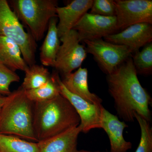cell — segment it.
<instances>
[{
  "instance_id": "obj_1",
  "label": "cell",
  "mask_w": 152,
  "mask_h": 152,
  "mask_svg": "<svg viewBox=\"0 0 152 152\" xmlns=\"http://www.w3.org/2000/svg\"><path fill=\"white\" fill-rule=\"evenodd\" d=\"M132 57L113 72L107 75L109 93L113 99L120 118L127 122L134 121L136 113L150 123L151 115L149 106L152 99L142 86Z\"/></svg>"
},
{
  "instance_id": "obj_2",
  "label": "cell",
  "mask_w": 152,
  "mask_h": 152,
  "mask_svg": "<svg viewBox=\"0 0 152 152\" xmlns=\"http://www.w3.org/2000/svg\"><path fill=\"white\" fill-rule=\"evenodd\" d=\"M80 124L75 110L61 94L34 103L33 127L37 142L61 134Z\"/></svg>"
},
{
  "instance_id": "obj_3",
  "label": "cell",
  "mask_w": 152,
  "mask_h": 152,
  "mask_svg": "<svg viewBox=\"0 0 152 152\" xmlns=\"http://www.w3.org/2000/svg\"><path fill=\"white\" fill-rule=\"evenodd\" d=\"M34 103L21 87L7 96L0 113V134L37 142L33 127Z\"/></svg>"
},
{
  "instance_id": "obj_4",
  "label": "cell",
  "mask_w": 152,
  "mask_h": 152,
  "mask_svg": "<svg viewBox=\"0 0 152 152\" xmlns=\"http://www.w3.org/2000/svg\"><path fill=\"white\" fill-rule=\"evenodd\" d=\"M9 3L36 42L43 38L50 20L57 18L56 0H12Z\"/></svg>"
},
{
  "instance_id": "obj_5",
  "label": "cell",
  "mask_w": 152,
  "mask_h": 152,
  "mask_svg": "<svg viewBox=\"0 0 152 152\" xmlns=\"http://www.w3.org/2000/svg\"><path fill=\"white\" fill-rule=\"evenodd\" d=\"M0 36L10 38L18 44L28 66L36 64L37 42L25 31L7 0H0Z\"/></svg>"
},
{
  "instance_id": "obj_6",
  "label": "cell",
  "mask_w": 152,
  "mask_h": 152,
  "mask_svg": "<svg viewBox=\"0 0 152 152\" xmlns=\"http://www.w3.org/2000/svg\"><path fill=\"white\" fill-rule=\"evenodd\" d=\"M87 53L93 55L100 67L110 75L132 56L127 47L107 42L103 39L85 41Z\"/></svg>"
},
{
  "instance_id": "obj_7",
  "label": "cell",
  "mask_w": 152,
  "mask_h": 152,
  "mask_svg": "<svg viewBox=\"0 0 152 152\" xmlns=\"http://www.w3.org/2000/svg\"><path fill=\"white\" fill-rule=\"evenodd\" d=\"M60 39L62 44L54 67L64 76L81 67L87 58V53L86 48L80 44L75 30H71Z\"/></svg>"
},
{
  "instance_id": "obj_8",
  "label": "cell",
  "mask_w": 152,
  "mask_h": 152,
  "mask_svg": "<svg viewBox=\"0 0 152 152\" xmlns=\"http://www.w3.org/2000/svg\"><path fill=\"white\" fill-rule=\"evenodd\" d=\"M53 75L58 85L60 94L70 102L80 117L82 132L86 134L93 129H102V105L90 103L69 91L63 84L58 74L55 73Z\"/></svg>"
},
{
  "instance_id": "obj_9",
  "label": "cell",
  "mask_w": 152,
  "mask_h": 152,
  "mask_svg": "<svg viewBox=\"0 0 152 152\" xmlns=\"http://www.w3.org/2000/svg\"><path fill=\"white\" fill-rule=\"evenodd\" d=\"M118 31L140 23L152 24V0H116Z\"/></svg>"
},
{
  "instance_id": "obj_10",
  "label": "cell",
  "mask_w": 152,
  "mask_h": 152,
  "mask_svg": "<svg viewBox=\"0 0 152 152\" xmlns=\"http://www.w3.org/2000/svg\"><path fill=\"white\" fill-rule=\"evenodd\" d=\"M73 29L77 32L80 42L103 39L118 32L115 16L105 17L87 12Z\"/></svg>"
},
{
  "instance_id": "obj_11",
  "label": "cell",
  "mask_w": 152,
  "mask_h": 152,
  "mask_svg": "<svg viewBox=\"0 0 152 152\" xmlns=\"http://www.w3.org/2000/svg\"><path fill=\"white\" fill-rule=\"evenodd\" d=\"M107 42L127 47L132 53L139 51L152 42V26L148 23L132 25L120 32L104 38Z\"/></svg>"
},
{
  "instance_id": "obj_12",
  "label": "cell",
  "mask_w": 152,
  "mask_h": 152,
  "mask_svg": "<svg viewBox=\"0 0 152 152\" xmlns=\"http://www.w3.org/2000/svg\"><path fill=\"white\" fill-rule=\"evenodd\" d=\"M93 2V0H74L64 7H57V29L60 38L73 29L91 9Z\"/></svg>"
},
{
  "instance_id": "obj_13",
  "label": "cell",
  "mask_w": 152,
  "mask_h": 152,
  "mask_svg": "<svg viewBox=\"0 0 152 152\" xmlns=\"http://www.w3.org/2000/svg\"><path fill=\"white\" fill-rule=\"evenodd\" d=\"M125 122L119 119L116 115L110 113L103 107L102 128L108 136L110 144V152H127L132 148L131 142L124 138V130L127 128Z\"/></svg>"
},
{
  "instance_id": "obj_14",
  "label": "cell",
  "mask_w": 152,
  "mask_h": 152,
  "mask_svg": "<svg viewBox=\"0 0 152 152\" xmlns=\"http://www.w3.org/2000/svg\"><path fill=\"white\" fill-rule=\"evenodd\" d=\"M67 89L90 103L102 106V99L91 93L88 85V71L87 68H79L74 72L64 76L61 80Z\"/></svg>"
},
{
  "instance_id": "obj_15",
  "label": "cell",
  "mask_w": 152,
  "mask_h": 152,
  "mask_svg": "<svg viewBox=\"0 0 152 152\" xmlns=\"http://www.w3.org/2000/svg\"><path fill=\"white\" fill-rule=\"evenodd\" d=\"M82 128H72L54 137L37 142L40 152H77L78 138Z\"/></svg>"
},
{
  "instance_id": "obj_16",
  "label": "cell",
  "mask_w": 152,
  "mask_h": 152,
  "mask_svg": "<svg viewBox=\"0 0 152 152\" xmlns=\"http://www.w3.org/2000/svg\"><path fill=\"white\" fill-rule=\"evenodd\" d=\"M0 64L15 72H25L28 66L18 44L10 38L0 36Z\"/></svg>"
},
{
  "instance_id": "obj_17",
  "label": "cell",
  "mask_w": 152,
  "mask_h": 152,
  "mask_svg": "<svg viewBox=\"0 0 152 152\" xmlns=\"http://www.w3.org/2000/svg\"><path fill=\"white\" fill-rule=\"evenodd\" d=\"M58 18H54L50 20L48 32L40 53V60L44 66L54 67L61 41L57 29Z\"/></svg>"
},
{
  "instance_id": "obj_18",
  "label": "cell",
  "mask_w": 152,
  "mask_h": 152,
  "mask_svg": "<svg viewBox=\"0 0 152 152\" xmlns=\"http://www.w3.org/2000/svg\"><path fill=\"white\" fill-rule=\"evenodd\" d=\"M21 87L25 91L34 89L46 84L52 78L49 70L43 65L36 64L29 66L25 72Z\"/></svg>"
},
{
  "instance_id": "obj_19",
  "label": "cell",
  "mask_w": 152,
  "mask_h": 152,
  "mask_svg": "<svg viewBox=\"0 0 152 152\" xmlns=\"http://www.w3.org/2000/svg\"><path fill=\"white\" fill-rule=\"evenodd\" d=\"M0 152H40L37 142L0 134Z\"/></svg>"
},
{
  "instance_id": "obj_20",
  "label": "cell",
  "mask_w": 152,
  "mask_h": 152,
  "mask_svg": "<svg viewBox=\"0 0 152 152\" xmlns=\"http://www.w3.org/2000/svg\"><path fill=\"white\" fill-rule=\"evenodd\" d=\"M25 91L28 99L34 103L51 99L60 94L58 85L53 74L51 80L44 86Z\"/></svg>"
},
{
  "instance_id": "obj_21",
  "label": "cell",
  "mask_w": 152,
  "mask_h": 152,
  "mask_svg": "<svg viewBox=\"0 0 152 152\" xmlns=\"http://www.w3.org/2000/svg\"><path fill=\"white\" fill-rule=\"evenodd\" d=\"M137 74L148 75L152 72V43L143 47L141 51L136 52L132 57Z\"/></svg>"
},
{
  "instance_id": "obj_22",
  "label": "cell",
  "mask_w": 152,
  "mask_h": 152,
  "mask_svg": "<svg viewBox=\"0 0 152 152\" xmlns=\"http://www.w3.org/2000/svg\"><path fill=\"white\" fill-rule=\"evenodd\" d=\"M134 117L141 129L140 140L135 152H152V129L150 123L136 113Z\"/></svg>"
},
{
  "instance_id": "obj_23",
  "label": "cell",
  "mask_w": 152,
  "mask_h": 152,
  "mask_svg": "<svg viewBox=\"0 0 152 152\" xmlns=\"http://www.w3.org/2000/svg\"><path fill=\"white\" fill-rule=\"evenodd\" d=\"M20 77L15 72L0 64V95L10 94V87L12 83L19 82Z\"/></svg>"
},
{
  "instance_id": "obj_24",
  "label": "cell",
  "mask_w": 152,
  "mask_h": 152,
  "mask_svg": "<svg viewBox=\"0 0 152 152\" xmlns=\"http://www.w3.org/2000/svg\"><path fill=\"white\" fill-rule=\"evenodd\" d=\"M90 10L91 14L102 16H115V4L113 0H94Z\"/></svg>"
},
{
  "instance_id": "obj_25",
  "label": "cell",
  "mask_w": 152,
  "mask_h": 152,
  "mask_svg": "<svg viewBox=\"0 0 152 152\" xmlns=\"http://www.w3.org/2000/svg\"><path fill=\"white\" fill-rule=\"evenodd\" d=\"M7 99V96H1L0 95V113H1V111L4 104L5 103L6 100Z\"/></svg>"
},
{
  "instance_id": "obj_26",
  "label": "cell",
  "mask_w": 152,
  "mask_h": 152,
  "mask_svg": "<svg viewBox=\"0 0 152 152\" xmlns=\"http://www.w3.org/2000/svg\"><path fill=\"white\" fill-rule=\"evenodd\" d=\"M77 152H99V151L91 152V151H85V150H81V151H78Z\"/></svg>"
}]
</instances>
